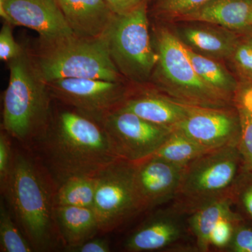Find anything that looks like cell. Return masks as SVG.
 Wrapping results in <instances>:
<instances>
[{"instance_id": "cell-1", "label": "cell", "mask_w": 252, "mask_h": 252, "mask_svg": "<svg viewBox=\"0 0 252 252\" xmlns=\"http://www.w3.org/2000/svg\"><path fill=\"white\" fill-rule=\"evenodd\" d=\"M46 170L60 184L76 176H96L121 158L101 123L64 110L51 121L37 142Z\"/></svg>"}, {"instance_id": "cell-2", "label": "cell", "mask_w": 252, "mask_h": 252, "mask_svg": "<svg viewBox=\"0 0 252 252\" xmlns=\"http://www.w3.org/2000/svg\"><path fill=\"white\" fill-rule=\"evenodd\" d=\"M22 153L15 154L14 167L4 196L9 200L23 233L34 251L54 250L60 241L55 218L54 179Z\"/></svg>"}, {"instance_id": "cell-3", "label": "cell", "mask_w": 252, "mask_h": 252, "mask_svg": "<svg viewBox=\"0 0 252 252\" xmlns=\"http://www.w3.org/2000/svg\"><path fill=\"white\" fill-rule=\"evenodd\" d=\"M9 67L3 129L25 146L37 144L51 119L49 86L25 52L9 61Z\"/></svg>"}, {"instance_id": "cell-4", "label": "cell", "mask_w": 252, "mask_h": 252, "mask_svg": "<svg viewBox=\"0 0 252 252\" xmlns=\"http://www.w3.org/2000/svg\"><path fill=\"white\" fill-rule=\"evenodd\" d=\"M34 63L46 83L62 79L119 81L121 78L104 36L85 38L72 34L42 41Z\"/></svg>"}, {"instance_id": "cell-5", "label": "cell", "mask_w": 252, "mask_h": 252, "mask_svg": "<svg viewBox=\"0 0 252 252\" xmlns=\"http://www.w3.org/2000/svg\"><path fill=\"white\" fill-rule=\"evenodd\" d=\"M244 170L238 146L208 151L184 167L172 205L189 215L207 204L231 196Z\"/></svg>"}, {"instance_id": "cell-6", "label": "cell", "mask_w": 252, "mask_h": 252, "mask_svg": "<svg viewBox=\"0 0 252 252\" xmlns=\"http://www.w3.org/2000/svg\"><path fill=\"white\" fill-rule=\"evenodd\" d=\"M104 36L119 72L136 80L149 77L158 54L151 45L146 1L127 14L115 15Z\"/></svg>"}, {"instance_id": "cell-7", "label": "cell", "mask_w": 252, "mask_h": 252, "mask_svg": "<svg viewBox=\"0 0 252 252\" xmlns=\"http://www.w3.org/2000/svg\"><path fill=\"white\" fill-rule=\"evenodd\" d=\"M135 163L119 158L97 175L94 210L99 229L109 233L140 213L134 189Z\"/></svg>"}, {"instance_id": "cell-8", "label": "cell", "mask_w": 252, "mask_h": 252, "mask_svg": "<svg viewBox=\"0 0 252 252\" xmlns=\"http://www.w3.org/2000/svg\"><path fill=\"white\" fill-rule=\"evenodd\" d=\"M158 61L164 76L180 102L207 107H224L228 97L208 85L192 65L186 46L171 32H160Z\"/></svg>"}, {"instance_id": "cell-9", "label": "cell", "mask_w": 252, "mask_h": 252, "mask_svg": "<svg viewBox=\"0 0 252 252\" xmlns=\"http://www.w3.org/2000/svg\"><path fill=\"white\" fill-rule=\"evenodd\" d=\"M101 124L118 157L134 163L155 154L174 130L120 109L107 114Z\"/></svg>"}, {"instance_id": "cell-10", "label": "cell", "mask_w": 252, "mask_h": 252, "mask_svg": "<svg viewBox=\"0 0 252 252\" xmlns=\"http://www.w3.org/2000/svg\"><path fill=\"white\" fill-rule=\"evenodd\" d=\"M47 84L58 98L99 123L109 113L120 108L126 99L119 81L62 79Z\"/></svg>"}, {"instance_id": "cell-11", "label": "cell", "mask_w": 252, "mask_h": 252, "mask_svg": "<svg viewBox=\"0 0 252 252\" xmlns=\"http://www.w3.org/2000/svg\"><path fill=\"white\" fill-rule=\"evenodd\" d=\"M176 128L204 148L211 150L238 146L240 121L238 109L189 104L185 117Z\"/></svg>"}, {"instance_id": "cell-12", "label": "cell", "mask_w": 252, "mask_h": 252, "mask_svg": "<svg viewBox=\"0 0 252 252\" xmlns=\"http://www.w3.org/2000/svg\"><path fill=\"white\" fill-rule=\"evenodd\" d=\"M0 14L11 25L36 31L41 41L74 34L57 0H0Z\"/></svg>"}, {"instance_id": "cell-13", "label": "cell", "mask_w": 252, "mask_h": 252, "mask_svg": "<svg viewBox=\"0 0 252 252\" xmlns=\"http://www.w3.org/2000/svg\"><path fill=\"white\" fill-rule=\"evenodd\" d=\"M188 217L173 205L156 212L127 237L124 250L130 252H160L177 247L190 235Z\"/></svg>"}, {"instance_id": "cell-14", "label": "cell", "mask_w": 252, "mask_h": 252, "mask_svg": "<svg viewBox=\"0 0 252 252\" xmlns=\"http://www.w3.org/2000/svg\"><path fill=\"white\" fill-rule=\"evenodd\" d=\"M183 170L154 155L135 162L134 189L140 213L174 200Z\"/></svg>"}, {"instance_id": "cell-15", "label": "cell", "mask_w": 252, "mask_h": 252, "mask_svg": "<svg viewBox=\"0 0 252 252\" xmlns=\"http://www.w3.org/2000/svg\"><path fill=\"white\" fill-rule=\"evenodd\" d=\"M74 34L85 38L104 36L115 14L105 0H57Z\"/></svg>"}, {"instance_id": "cell-16", "label": "cell", "mask_w": 252, "mask_h": 252, "mask_svg": "<svg viewBox=\"0 0 252 252\" xmlns=\"http://www.w3.org/2000/svg\"><path fill=\"white\" fill-rule=\"evenodd\" d=\"M189 104L156 94L126 99L120 109L162 127L175 129L185 117Z\"/></svg>"}, {"instance_id": "cell-17", "label": "cell", "mask_w": 252, "mask_h": 252, "mask_svg": "<svg viewBox=\"0 0 252 252\" xmlns=\"http://www.w3.org/2000/svg\"><path fill=\"white\" fill-rule=\"evenodd\" d=\"M55 218L61 242L67 250L79 246L101 232L92 208L56 206Z\"/></svg>"}, {"instance_id": "cell-18", "label": "cell", "mask_w": 252, "mask_h": 252, "mask_svg": "<svg viewBox=\"0 0 252 252\" xmlns=\"http://www.w3.org/2000/svg\"><path fill=\"white\" fill-rule=\"evenodd\" d=\"M252 0H210L198 9L181 16L188 21L214 23L230 29L252 25Z\"/></svg>"}, {"instance_id": "cell-19", "label": "cell", "mask_w": 252, "mask_h": 252, "mask_svg": "<svg viewBox=\"0 0 252 252\" xmlns=\"http://www.w3.org/2000/svg\"><path fill=\"white\" fill-rule=\"evenodd\" d=\"M231 196L215 200L189 215L188 223L194 245L199 252L210 250V237L219 222L234 212Z\"/></svg>"}, {"instance_id": "cell-20", "label": "cell", "mask_w": 252, "mask_h": 252, "mask_svg": "<svg viewBox=\"0 0 252 252\" xmlns=\"http://www.w3.org/2000/svg\"><path fill=\"white\" fill-rule=\"evenodd\" d=\"M97 175L76 176L64 180L56 190V206H76L94 209Z\"/></svg>"}, {"instance_id": "cell-21", "label": "cell", "mask_w": 252, "mask_h": 252, "mask_svg": "<svg viewBox=\"0 0 252 252\" xmlns=\"http://www.w3.org/2000/svg\"><path fill=\"white\" fill-rule=\"evenodd\" d=\"M208 151L179 129L175 128L153 155L174 165L185 167Z\"/></svg>"}, {"instance_id": "cell-22", "label": "cell", "mask_w": 252, "mask_h": 252, "mask_svg": "<svg viewBox=\"0 0 252 252\" xmlns=\"http://www.w3.org/2000/svg\"><path fill=\"white\" fill-rule=\"evenodd\" d=\"M186 46L187 55L197 74L208 85L227 97L236 89L235 79L218 63Z\"/></svg>"}, {"instance_id": "cell-23", "label": "cell", "mask_w": 252, "mask_h": 252, "mask_svg": "<svg viewBox=\"0 0 252 252\" xmlns=\"http://www.w3.org/2000/svg\"><path fill=\"white\" fill-rule=\"evenodd\" d=\"M184 34L187 40L194 47L215 56H228L234 53L236 48L232 38L210 30L188 28Z\"/></svg>"}, {"instance_id": "cell-24", "label": "cell", "mask_w": 252, "mask_h": 252, "mask_svg": "<svg viewBox=\"0 0 252 252\" xmlns=\"http://www.w3.org/2000/svg\"><path fill=\"white\" fill-rule=\"evenodd\" d=\"M0 251L31 252L34 251L31 243L14 223L9 210L4 203L0 205Z\"/></svg>"}, {"instance_id": "cell-25", "label": "cell", "mask_w": 252, "mask_h": 252, "mask_svg": "<svg viewBox=\"0 0 252 252\" xmlns=\"http://www.w3.org/2000/svg\"><path fill=\"white\" fill-rule=\"evenodd\" d=\"M231 198L239 213L252 225V171L241 172L232 190Z\"/></svg>"}, {"instance_id": "cell-26", "label": "cell", "mask_w": 252, "mask_h": 252, "mask_svg": "<svg viewBox=\"0 0 252 252\" xmlns=\"http://www.w3.org/2000/svg\"><path fill=\"white\" fill-rule=\"evenodd\" d=\"M240 121V136L238 148L245 170L252 171V109L236 101Z\"/></svg>"}, {"instance_id": "cell-27", "label": "cell", "mask_w": 252, "mask_h": 252, "mask_svg": "<svg viewBox=\"0 0 252 252\" xmlns=\"http://www.w3.org/2000/svg\"><path fill=\"white\" fill-rule=\"evenodd\" d=\"M242 218L241 215L235 211L220 220L210 235V250L214 248L225 251L230 243L237 223Z\"/></svg>"}, {"instance_id": "cell-28", "label": "cell", "mask_w": 252, "mask_h": 252, "mask_svg": "<svg viewBox=\"0 0 252 252\" xmlns=\"http://www.w3.org/2000/svg\"><path fill=\"white\" fill-rule=\"evenodd\" d=\"M9 134L1 130L0 133V188L4 195L7 189L14 167L15 154Z\"/></svg>"}, {"instance_id": "cell-29", "label": "cell", "mask_w": 252, "mask_h": 252, "mask_svg": "<svg viewBox=\"0 0 252 252\" xmlns=\"http://www.w3.org/2000/svg\"><path fill=\"white\" fill-rule=\"evenodd\" d=\"M225 251L252 252V225L243 217L237 223L230 243Z\"/></svg>"}, {"instance_id": "cell-30", "label": "cell", "mask_w": 252, "mask_h": 252, "mask_svg": "<svg viewBox=\"0 0 252 252\" xmlns=\"http://www.w3.org/2000/svg\"><path fill=\"white\" fill-rule=\"evenodd\" d=\"M11 26L5 21L0 32V59L9 62L24 52L15 41Z\"/></svg>"}, {"instance_id": "cell-31", "label": "cell", "mask_w": 252, "mask_h": 252, "mask_svg": "<svg viewBox=\"0 0 252 252\" xmlns=\"http://www.w3.org/2000/svg\"><path fill=\"white\" fill-rule=\"evenodd\" d=\"M210 0H163L161 9L168 14L181 16L198 9Z\"/></svg>"}, {"instance_id": "cell-32", "label": "cell", "mask_w": 252, "mask_h": 252, "mask_svg": "<svg viewBox=\"0 0 252 252\" xmlns=\"http://www.w3.org/2000/svg\"><path fill=\"white\" fill-rule=\"evenodd\" d=\"M234 60L240 71L252 79V39L244 41L236 46Z\"/></svg>"}, {"instance_id": "cell-33", "label": "cell", "mask_w": 252, "mask_h": 252, "mask_svg": "<svg viewBox=\"0 0 252 252\" xmlns=\"http://www.w3.org/2000/svg\"><path fill=\"white\" fill-rule=\"evenodd\" d=\"M74 252H109L110 247L108 241L103 238H92L79 246L69 250Z\"/></svg>"}, {"instance_id": "cell-34", "label": "cell", "mask_w": 252, "mask_h": 252, "mask_svg": "<svg viewBox=\"0 0 252 252\" xmlns=\"http://www.w3.org/2000/svg\"><path fill=\"white\" fill-rule=\"evenodd\" d=\"M105 1L114 14L123 15L135 9L146 0H105Z\"/></svg>"}, {"instance_id": "cell-35", "label": "cell", "mask_w": 252, "mask_h": 252, "mask_svg": "<svg viewBox=\"0 0 252 252\" xmlns=\"http://www.w3.org/2000/svg\"></svg>"}]
</instances>
